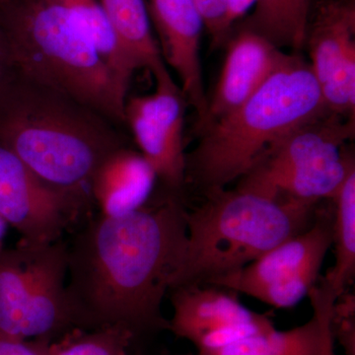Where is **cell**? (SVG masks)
I'll list each match as a JSON object with an SVG mask.
<instances>
[{
    "label": "cell",
    "instance_id": "6da1fadb",
    "mask_svg": "<svg viewBox=\"0 0 355 355\" xmlns=\"http://www.w3.org/2000/svg\"><path fill=\"white\" fill-rule=\"evenodd\" d=\"M187 210L177 193L86 222L67 248V291L80 330L168 331L163 299L183 260Z\"/></svg>",
    "mask_w": 355,
    "mask_h": 355
},
{
    "label": "cell",
    "instance_id": "7a4b0ae2",
    "mask_svg": "<svg viewBox=\"0 0 355 355\" xmlns=\"http://www.w3.org/2000/svg\"><path fill=\"white\" fill-rule=\"evenodd\" d=\"M0 146L44 183L87 195L96 170L123 144L108 119L16 67L0 86Z\"/></svg>",
    "mask_w": 355,
    "mask_h": 355
},
{
    "label": "cell",
    "instance_id": "3957f363",
    "mask_svg": "<svg viewBox=\"0 0 355 355\" xmlns=\"http://www.w3.org/2000/svg\"><path fill=\"white\" fill-rule=\"evenodd\" d=\"M329 113L309 62L287 55L251 97L200 128L187 155L186 183L209 191L239 181L275 144Z\"/></svg>",
    "mask_w": 355,
    "mask_h": 355
},
{
    "label": "cell",
    "instance_id": "277c9868",
    "mask_svg": "<svg viewBox=\"0 0 355 355\" xmlns=\"http://www.w3.org/2000/svg\"><path fill=\"white\" fill-rule=\"evenodd\" d=\"M0 26L22 73L125 123L128 93L58 0H0Z\"/></svg>",
    "mask_w": 355,
    "mask_h": 355
},
{
    "label": "cell",
    "instance_id": "5b68a950",
    "mask_svg": "<svg viewBox=\"0 0 355 355\" xmlns=\"http://www.w3.org/2000/svg\"><path fill=\"white\" fill-rule=\"evenodd\" d=\"M187 211L183 260L170 289L209 284L237 272L280 243L309 227L316 205L279 202L236 187L207 193Z\"/></svg>",
    "mask_w": 355,
    "mask_h": 355
},
{
    "label": "cell",
    "instance_id": "8992f818",
    "mask_svg": "<svg viewBox=\"0 0 355 355\" xmlns=\"http://www.w3.org/2000/svg\"><path fill=\"white\" fill-rule=\"evenodd\" d=\"M354 135V119L329 112L279 140L237 187L279 202L331 200L354 167L343 151Z\"/></svg>",
    "mask_w": 355,
    "mask_h": 355
},
{
    "label": "cell",
    "instance_id": "52a82bcc",
    "mask_svg": "<svg viewBox=\"0 0 355 355\" xmlns=\"http://www.w3.org/2000/svg\"><path fill=\"white\" fill-rule=\"evenodd\" d=\"M331 247V214L315 217L309 227L260 258L209 284L244 294L277 309L291 308L319 282Z\"/></svg>",
    "mask_w": 355,
    "mask_h": 355
},
{
    "label": "cell",
    "instance_id": "ba28073f",
    "mask_svg": "<svg viewBox=\"0 0 355 355\" xmlns=\"http://www.w3.org/2000/svg\"><path fill=\"white\" fill-rule=\"evenodd\" d=\"M88 195L53 188L0 146V217L28 245L51 244L83 216Z\"/></svg>",
    "mask_w": 355,
    "mask_h": 355
},
{
    "label": "cell",
    "instance_id": "9c48e42d",
    "mask_svg": "<svg viewBox=\"0 0 355 355\" xmlns=\"http://www.w3.org/2000/svg\"><path fill=\"white\" fill-rule=\"evenodd\" d=\"M155 81L153 94L127 99L125 123L157 179L178 195L186 184L184 123L188 103L169 70Z\"/></svg>",
    "mask_w": 355,
    "mask_h": 355
},
{
    "label": "cell",
    "instance_id": "30bf717a",
    "mask_svg": "<svg viewBox=\"0 0 355 355\" xmlns=\"http://www.w3.org/2000/svg\"><path fill=\"white\" fill-rule=\"evenodd\" d=\"M173 316L168 331L196 350L216 349L275 328L266 315L250 310L235 292L212 284L170 289Z\"/></svg>",
    "mask_w": 355,
    "mask_h": 355
},
{
    "label": "cell",
    "instance_id": "8fae6325",
    "mask_svg": "<svg viewBox=\"0 0 355 355\" xmlns=\"http://www.w3.org/2000/svg\"><path fill=\"white\" fill-rule=\"evenodd\" d=\"M313 74L324 106L330 113L354 119L355 8L349 1L335 0L321 7L308 28Z\"/></svg>",
    "mask_w": 355,
    "mask_h": 355
},
{
    "label": "cell",
    "instance_id": "7c38bea8",
    "mask_svg": "<svg viewBox=\"0 0 355 355\" xmlns=\"http://www.w3.org/2000/svg\"><path fill=\"white\" fill-rule=\"evenodd\" d=\"M150 10L161 55L179 77L180 88L187 103L197 112L200 128L209 109L200 55L205 26L202 15L193 0H151Z\"/></svg>",
    "mask_w": 355,
    "mask_h": 355
},
{
    "label": "cell",
    "instance_id": "4fadbf2b",
    "mask_svg": "<svg viewBox=\"0 0 355 355\" xmlns=\"http://www.w3.org/2000/svg\"><path fill=\"white\" fill-rule=\"evenodd\" d=\"M67 248L60 241L39 245L32 289L26 306L21 340L55 342L79 329L67 291Z\"/></svg>",
    "mask_w": 355,
    "mask_h": 355
},
{
    "label": "cell",
    "instance_id": "5bb4252c",
    "mask_svg": "<svg viewBox=\"0 0 355 355\" xmlns=\"http://www.w3.org/2000/svg\"><path fill=\"white\" fill-rule=\"evenodd\" d=\"M284 53L259 33L246 28L229 43L220 76L209 99L205 128L234 111L265 83Z\"/></svg>",
    "mask_w": 355,
    "mask_h": 355
},
{
    "label": "cell",
    "instance_id": "9a60e30c",
    "mask_svg": "<svg viewBox=\"0 0 355 355\" xmlns=\"http://www.w3.org/2000/svg\"><path fill=\"white\" fill-rule=\"evenodd\" d=\"M313 315L309 321L291 330L254 334L216 349L196 350L187 355H324L335 342L331 329L336 295L322 284L309 293Z\"/></svg>",
    "mask_w": 355,
    "mask_h": 355
},
{
    "label": "cell",
    "instance_id": "2e32d148",
    "mask_svg": "<svg viewBox=\"0 0 355 355\" xmlns=\"http://www.w3.org/2000/svg\"><path fill=\"white\" fill-rule=\"evenodd\" d=\"M156 173L141 153L116 149L96 170L90 184L102 216H125L144 207L153 196Z\"/></svg>",
    "mask_w": 355,
    "mask_h": 355
},
{
    "label": "cell",
    "instance_id": "e0dca14e",
    "mask_svg": "<svg viewBox=\"0 0 355 355\" xmlns=\"http://www.w3.org/2000/svg\"><path fill=\"white\" fill-rule=\"evenodd\" d=\"M39 245L21 242L0 250V340H21V326L32 289L33 270Z\"/></svg>",
    "mask_w": 355,
    "mask_h": 355
},
{
    "label": "cell",
    "instance_id": "ac0fdd59",
    "mask_svg": "<svg viewBox=\"0 0 355 355\" xmlns=\"http://www.w3.org/2000/svg\"><path fill=\"white\" fill-rule=\"evenodd\" d=\"M116 36L137 69L154 77L167 71L159 44L151 31L146 0H99Z\"/></svg>",
    "mask_w": 355,
    "mask_h": 355
},
{
    "label": "cell",
    "instance_id": "d6986e66",
    "mask_svg": "<svg viewBox=\"0 0 355 355\" xmlns=\"http://www.w3.org/2000/svg\"><path fill=\"white\" fill-rule=\"evenodd\" d=\"M331 247L335 263L320 282L336 296L347 292L355 275V166L331 198Z\"/></svg>",
    "mask_w": 355,
    "mask_h": 355
},
{
    "label": "cell",
    "instance_id": "ffe728a7",
    "mask_svg": "<svg viewBox=\"0 0 355 355\" xmlns=\"http://www.w3.org/2000/svg\"><path fill=\"white\" fill-rule=\"evenodd\" d=\"M76 18L116 83L128 93L137 67L128 57L99 0H58Z\"/></svg>",
    "mask_w": 355,
    "mask_h": 355
},
{
    "label": "cell",
    "instance_id": "44dd1931",
    "mask_svg": "<svg viewBox=\"0 0 355 355\" xmlns=\"http://www.w3.org/2000/svg\"><path fill=\"white\" fill-rule=\"evenodd\" d=\"M312 0H259L248 29L277 48L301 50L306 44Z\"/></svg>",
    "mask_w": 355,
    "mask_h": 355
},
{
    "label": "cell",
    "instance_id": "7402d4cb",
    "mask_svg": "<svg viewBox=\"0 0 355 355\" xmlns=\"http://www.w3.org/2000/svg\"><path fill=\"white\" fill-rule=\"evenodd\" d=\"M132 334L120 326L76 329L50 345L49 355H128Z\"/></svg>",
    "mask_w": 355,
    "mask_h": 355
},
{
    "label": "cell",
    "instance_id": "603a6c76",
    "mask_svg": "<svg viewBox=\"0 0 355 355\" xmlns=\"http://www.w3.org/2000/svg\"><path fill=\"white\" fill-rule=\"evenodd\" d=\"M331 329L334 340H338L345 355H355V299L345 292L336 299L331 309Z\"/></svg>",
    "mask_w": 355,
    "mask_h": 355
},
{
    "label": "cell",
    "instance_id": "cb8c5ba5",
    "mask_svg": "<svg viewBox=\"0 0 355 355\" xmlns=\"http://www.w3.org/2000/svg\"><path fill=\"white\" fill-rule=\"evenodd\" d=\"M203 23L209 30L214 46H219L228 38L225 20L228 0H193Z\"/></svg>",
    "mask_w": 355,
    "mask_h": 355
},
{
    "label": "cell",
    "instance_id": "d4e9b609",
    "mask_svg": "<svg viewBox=\"0 0 355 355\" xmlns=\"http://www.w3.org/2000/svg\"><path fill=\"white\" fill-rule=\"evenodd\" d=\"M51 343L43 340H0V355H49Z\"/></svg>",
    "mask_w": 355,
    "mask_h": 355
},
{
    "label": "cell",
    "instance_id": "484cf974",
    "mask_svg": "<svg viewBox=\"0 0 355 355\" xmlns=\"http://www.w3.org/2000/svg\"><path fill=\"white\" fill-rule=\"evenodd\" d=\"M15 69L16 65L10 44L0 26V86L6 83Z\"/></svg>",
    "mask_w": 355,
    "mask_h": 355
},
{
    "label": "cell",
    "instance_id": "4316f807",
    "mask_svg": "<svg viewBox=\"0 0 355 355\" xmlns=\"http://www.w3.org/2000/svg\"><path fill=\"white\" fill-rule=\"evenodd\" d=\"M258 1L259 0H228L225 20V28L228 35L230 34L231 28L236 21L244 16Z\"/></svg>",
    "mask_w": 355,
    "mask_h": 355
},
{
    "label": "cell",
    "instance_id": "83f0119b",
    "mask_svg": "<svg viewBox=\"0 0 355 355\" xmlns=\"http://www.w3.org/2000/svg\"><path fill=\"white\" fill-rule=\"evenodd\" d=\"M7 229V223L0 217V250L2 249V241H3L4 236H6Z\"/></svg>",
    "mask_w": 355,
    "mask_h": 355
}]
</instances>
